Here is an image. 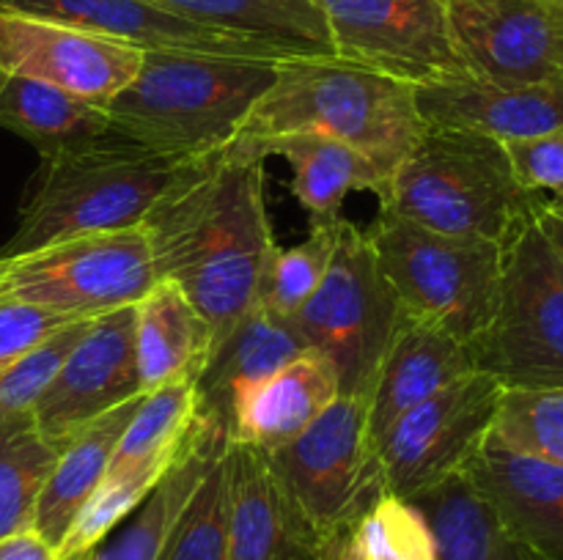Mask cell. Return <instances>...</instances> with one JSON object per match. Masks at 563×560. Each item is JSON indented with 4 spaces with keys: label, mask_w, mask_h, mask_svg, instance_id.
I'll return each instance as SVG.
<instances>
[{
    "label": "cell",
    "mask_w": 563,
    "mask_h": 560,
    "mask_svg": "<svg viewBox=\"0 0 563 560\" xmlns=\"http://www.w3.org/2000/svg\"><path fill=\"white\" fill-rule=\"evenodd\" d=\"M264 163L229 143L190 159L143 217L157 280L187 294L212 329L229 333L258 302L275 242Z\"/></svg>",
    "instance_id": "cell-1"
},
{
    "label": "cell",
    "mask_w": 563,
    "mask_h": 560,
    "mask_svg": "<svg viewBox=\"0 0 563 560\" xmlns=\"http://www.w3.org/2000/svg\"><path fill=\"white\" fill-rule=\"evenodd\" d=\"M280 60L201 53H143L135 80L108 104L115 137L146 152L198 159L240 137Z\"/></svg>",
    "instance_id": "cell-2"
},
{
    "label": "cell",
    "mask_w": 563,
    "mask_h": 560,
    "mask_svg": "<svg viewBox=\"0 0 563 560\" xmlns=\"http://www.w3.org/2000/svg\"><path fill=\"white\" fill-rule=\"evenodd\" d=\"M284 132L335 137L390 179L427 132V121L418 110L416 86L322 55L280 60L278 77L253 104L240 137Z\"/></svg>",
    "instance_id": "cell-3"
},
{
    "label": "cell",
    "mask_w": 563,
    "mask_h": 560,
    "mask_svg": "<svg viewBox=\"0 0 563 560\" xmlns=\"http://www.w3.org/2000/svg\"><path fill=\"white\" fill-rule=\"evenodd\" d=\"M542 198L520 184L498 137L427 124L390 173L379 209L440 234L500 245Z\"/></svg>",
    "instance_id": "cell-4"
},
{
    "label": "cell",
    "mask_w": 563,
    "mask_h": 560,
    "mask_svg": "<svg viewBox=\"0 0 563 560\" xmlns=\"http://www.w3.org/2000/svg\"><path fill=\"white\" fill-rule=\"evenodd\" d=\"M190 159L146 152L121 137L42 157L0 258L99 231L135 228Z\"/></svg>",
    "instance_id": "cell-5"
},
{
    "label": "cell",
    "mask_w": 563,
    "mask_h": 560,
    "mask_svg": "<svg viewBox=\"0 0 563 560\" xmlns=\"http://www.w3.org/2000/svg\"><path fill=\"white\" fill-rule=\"evenodd\" d=\"M476 371L504 388H563V203L544 195L500 242V283Z\"/></svg>",
    "instance_id": "cell-6"
},
{
    "label": "cell",
    "mask_w": 563,
    "mask_h": 560,
    "mask_svg": "<svg viewBox=\"0 0 563 560\" xmlns=\"http://www.w3.org/2000/svg\"><path fill=\"white\" fill-rule=\"evenodd\" d=\"M363 231L407 316L467 346L487 329L498 302V242L440 234L383 209Z\"/></svg>",
    "instance_id": "cell-7"
},
{
    "label": "cell",
    "mask_w": 563,
    "mask_h": 560,
    "mask_svg": "<svg viewBox=\"0 0 563 560\" xmlns=\"http://www.w3.org/2000/svg\"><path fill=\"white\" fill-rule=\"evenodd\" d=\"M401 316L405 311L379 272L366 231L344 220L322 283L291 316L306 344L335 368L341 395L368 404L379 362Z\"/></svg>",
    "instance_id": "cell-8"
},
{
    "label": "cell",
    "mask_w": 563,
    "mask_h": 560,
    "mask_svg": "<svg viewBox=\"0 0 563 560\" xmlns=\"http://www.w3.org/2000/svg\"><path fill=\"white\" fill-rule=\"evenodd\" d=\"M157 283L143 225L71 236L0 258V296L64 318H97L135 305Z\"/></svg>",
    "instance_id": "cell-9"
},
{
    "label": "cell",
    "mask_w": 563,
    "mask_h": 560,
    "mask_svg": "<svg viewBox=\"0 0 563 560\" xmlns=\"http://www.w3.org/2000/svg\"><path fill=\"white\" fill-rule=\"evenodd\" d=\"M269 459L286 492L324 538L355 527L385 494L383 459L361 399L339 395Z\"/></svg>",
    "instance_id": "cell-10"
},
{
    "label": "cell",
    "mask_w": 563,
    "mask_h": 560,
    "mask_svg": "<svg viewBox=\"0 0 563 560\" xmlns=\"http://www.w3.org/2000/svg\"><path fill=\"white\" fill-rule=\"evenodd\" d=\"M196 426V379L170 382L143 395L115 443L102 481L58 544V560L80 558L135 514L181 459Z\"/></svg>",
    "instance_id": "cell-11"
},
{
    "label": "cell",
    "mask_w": 563,
    "mask_h": 560,
    "mask_svg": "<svg viewBox=\"0 0 563 560\" xmlns=\"http://www.w3.org/2000/svg\"><path fill=\"white\" fill-rule=\"evenodd\" d=\"M333 58L410 82L467 80L443 0H317Z\"/></svg>",
    "instance_id": "cell-12"
},
{
    "label": "cell",
    "mask_w": 563,
    "mask_h": 560,
    "mask_svg": "<svg viewBox=\"0 0 563 560\" xmlns=\"http://www.w3.org/2000/svg\"><path fill=\"white\" fill-rule=\"evenodd\" d=\"M504 384L484 371H471L412 406L377 443L385 492L418 497L471 464L493 432Z\"/></svg>",
    "instance_id": "cell-13"
},
{
    "label": "cell",
    "mask_w": 563,
    "mask_h": 560,
    "mask_svg": "<svg viewBox=\"0 0 563 560\" xmlns=\"http://www.w3.org/2000/svg\"><path fill=\"white\" fill-rule=\"evenodd\" d=\"M473 80L493 86L563 80V5L548 0H443Z\"/></svg>",
    "instance_id": "cell-14"
},
{
    "label": "cell",
    "mask_w": 563,
    "mask_h": 560,
    "mask_svg": "<svg viewBox=\"0 0 563 560\" xmlns=\"http://www.w3.org/2000/svg\"><path fill=\"white\" fill-rule=\"evenodd\" d=\"M135 395H143L135 360V305H126L88 322L31 415L38 434L60 448L71 434Z\"/></svg>",
    "instance_id": "cell-15"
},
{
    "label": "cell",
    "mask_w": 563,
    "mask_h": 560,
    "mask_svg": "<svg viewBox=\"0 0 563 560\" xmlns=\"http://www.w3.org/2000/svg\"><path fill=\"white\" fill-rule=\"evenodd\" d=\"M143 49L82 27L0 11V71L104 104L135 80Z\"/></svg>",
    "instance_id": "cell-16"
},
{
    "label": "cell",
    "mask_w": 563,
    "mask_h": 560,
    "mask_svg": "<svg viewBox=\"0 0 563 560\" xmlns=\"http://www.w3.org/2000/svg\"><path fill=\"white\" fill-rule=\"evenodd\" d=\"M0 11L82 27L132 44L143 53H201L253 60L300 58L262 38L198 25L148 0H0Z\"/></svg>",
    "instance_id": "cell-17"
},
{
    "label": "cell",
    "mask_w": 563,
    "mask_h": 560,
    "mask_svg": "<svg viewBox=\"0 0 563 560\" xmlns=\"http://www.w3.org/2000/svg\"><path fill=\"white\" fill-rule=\"evenodd\" d=\"M225 560H324V536L286 492L273 459L229 443Z\"/></svg>",
    "instance_id": "cell-18"
},
{
    "label": "cell",
    "mask_w": 563,
    "mask_h": 560,
    "mask_svg": "<svg viewBox=\"0 0 563 560\" xmlns=\"http://www.w3.org/2000/svg\"><path fill=\"white\" fill-rule=\"evenodd\" d=\"M308 349L311 346L291 318L256 302L229 333L212 340L207 362L196 377L198 417L229 434L242 399Z\"/></svg>",
    "instance_id": "cell-19"
},
{
    "label": "cell",
    "mask_w": 563,
    "mask_h": 560,
    "mask_svg": "<svg viewBox=\"0 0 563 560\" xmlns=\"http://www.w3.org/2000/svg\"><path fill=\"white\" fill-rule=\"evenodd\" d=\"M465 472L539 558L563 560V464L515 450L489 432Z\"/></svg>",
    "instance_id": "cell-20"
},
{
    "label": "cell",
    "mask_w": 563,
    "mask_h": 560,
    "mask_svg": "<svg viewBox=\"0 0 563 560\" xmlns=\"http://www.w3.org/2000/svg\"><path fill=\"white\" fill-rule=\"evenodd\" d=\"M418 110L434 126H467L506 141L544 135L563 126V80L493 86L449 80L416 88Z\"/></svg>",
    "instance_id": "cell-21"
},
{
    "label": "cell",
    "mask_w": 563,
    "mask_h": 560,
    "mask_svg": "<svg viewBox=\"0 0 563 560\" xmlns=\"http://www.w3.org/2000/svg\"><path fill=\"white\" fill-rule=\"evenodd\" d=\"M471 371H476V366L467 344L434 324L405 313L368 393L366 410L372 437L379 443L405 412L423 404Z\"/></svg>",
    "instance_id": "cell-22"
},
{
    "label": "cell",
    "mask_w": 563,
    "mask_h": 560,
    "mask_svg": "<svg viewBox=\"0 0 563 560\" xmlns=\"http://www.w3.org/2000/svg\"><path fill=\"white\" fill-rule=\"evenodd\" d=\"M234 143L253 157H280L289 165V190L308 212V225L339 223L341 206L352 192H374L383 198L388 187V179L379 173L372 159L319 132L236 137Z\"/></svg>",
    "instance_id": "cell-23"
},
{
    "label": "cell",
    "mask_w": 563,
    "mask_h": 560,
    "mask_svg": "<svg viewBox=\"0 0 563 560\" xmlns=\"http://www.w3.org/2000/svg\"><path fill=\"white\" fill-rule=\"evenodd\" d=\"M339 395V377L328 357L302 351L242 399L231 417L229 443L275 453L300 437Z\"/></svg>",
    "instance_id": "cell-24"
},
{
    "label": "cell",
    "mask_w": 563,
    "mask_h": 560,
    "mask_svg": "<svg viewBox=\"0 0 563 560\" xmlns=\"http://www.w3.org/2000/svg\"><path fill=\"white\" fill-rule=\"evenodd\" d=\"M225 448H229L225 428L198 417L196 434L181 459L143 500L141 508L126 516L97 547L75 560H159V552H163L181 508L192 497L198 483L207 478V472L218 464Z\"/></svg>",
    "instance_id": "cell-25"
},
{
    "label": "cell",
    "mask_w": 563,
    "mask_h": 560,
    "mask_svg": "<svg viewBox=\"0 0 563 560\" xmlns=\"http://www.w3.org/2000/svg\"><path fill=\"white\" fill-rule=\"evenodd\" d=\"M212 349V329L185 291L157 280L135 302V360L141 393L196 379Z\"/></svg>",
    "instance_id": "cell-26"
},
{
    "label": "cell",
    "mask_w": 563,
    "mask_h": 560,
    "mask_svg": "<svg viewBox=\"0 0 563 560\" xmlns=\"http://www.w3.org/2000/svg\"><path fill=\"white\" fill-rule=\"evenodd\" d=\"M410 503L427 516L438 560H544L511 530L465 470Z\"/></svg>",
    "instance_id": "cell-27"
},
{
    "label": "cell",
    "mask_w": 563,
    "mask_h": 560,
    "mask_svg": "<svg viewBox=\"0 0 563 560\" xmlns=\"http://www.w3.org/2000/svg\"><path fill=\"white\" fill-rule=\"evenodd\" d=\"M0 130L20 135L42 157L115 137L104 108L9 71H0Z\"/></svg>",
    "instance_id": "cell-28"
},
{
    "label": "cell",
    "mask_w": 563,
    "mask_h": 560,
    "mask_svg": "<svg viewBox=\"0 0 563 560\" xmlns=\"http://www.w3.org/2000/svg\"><path fill=\"white\" fill-rule=\"evenodd\" d=\"M141 399L143 395H135V399L113 406L97 421L82 426L77 434H71L58 448L53 470L44 481L42 494L36 500V511H33V530L47 538L55 549L64 541L66 530L80 514L82 505L88 503L93 489L102 481L115 443L124 434Z\"/></svg>",
    "instance_id": "cell-29"
},
{
    "label": "cell",
    "mask_w": 563,
    "mask_h": 560,
    "mask_svg": "<svg viewBox=\"0 0 563 560\" xmlns=\"http://www.w3.org/2000/svg\"><path fill=\"white\" fill-rule=\"evenodd\" d=\"M148 3L214 31L262 38L300 58L333 55L328 22L317 0H148Z\"/></svg>",
    "instance_id": "cell-30"
},
{
    "label": "cell",
    "mask_w": 563,
    "mask_h": 560,
    "mask_svg": "<svg viewBox=\"0 0 563 560\" xmlns=\"http://www.w3.org/2000/svg\"><path fill=\"white\" fill-rule=\"evenodd\" d=\"M58 448L38 434L33 415L0 421V536L33 527V511Z\"/></svg>",
    "instance_id": "cell-31"
},
{
    "label": "cell",
    "mask_w": 563,
    "mask_h": 560,
    "mask_svg": "<svg viewBox=\"0 0 563 560\" xmlns=\"http://www.w3.org/2000/svg\"><path fill=\"white\" fill-rule=\"evenodd\" d=\"M341 223L308 225V236L300 245L275 247L273 258L264 272L258 302L278 316L291 318L322 283L330 261H333L335 245H339Z\"/></svg>",
    "instance_id": "cell-32"
},
{
    "label": "cell",
    "mask_w": 563,
    "mask_h": 560,
    "mask_svg": "<svg viewBox=\"0 0 563 560\" xmlns=\"http://www.w3.org/2000/svg\"><path fill=\"white\" fill-rule=\"evenodd\" d=\"M229 547V448L181 508L159 560H225Z\"/></svg>",
    "instance_id": "cell-33"
},
{
    "label": "cell",
    "mask_w": 563,
    "mask_h": 560,
    "mask_svg": "<svg viewBox=\"0 0 563 560\" xmlns=\"http://www.w3.org/2000/svg\"><path fill=\"white\" fill-rule=\"evenodd\" d=\"M493 432L515 450L563 464V388H504Z\"/></svg>",
    "instance_id": "cell-34"
},
{
    "label": "cell",
    "mask_w": 563,
    "mask_h": 560,
    "mask_svg": "<svg viewBox=\"0 0 563 560\" xmlns=\"http://www.w3.org/2000/svg\"><path fill=\"white\" fill-rule=\"evenodd\" d=\"M355 541L366 560H438L427 516L388 492L357 522Z\"/></svg>",
    "instance_id": "cell-35"
},
{
    "label": "cell",
    "mask_w": 563,
    "mask_h": 560,
    "mask_svg": "<svg viewBox=\"0 0 563 560\" xmlns=\"http://www.w3.org/2000/svg\"><path fill=\"white\" fill-rule=\"evenodd\" d=\"M91 318H77L0 371V421L31 415Z\"/></svg>",
    "instance_id": "cell-36"
},
{
    "label": "cell",
    "mask_w": 563,
    "mask_h": 560,
    "mask_svg": "<svg viewBox=\"0 0 563 560\" xmlns=\"http://www.w3.org/2000/svg\"><path fill=\"white\" fill-rule=\"evenodd\" d=\"M506 154L520 184L531 192H550L563 203V126L544 135L506 141Z\"/></svg>",
    "instance_id": "cell-37"
},
{
    "label": "cell",
    "mask_w": 563,
    "mask_h": 560,
    "mask_svg": "<svg viewBox=\"0 0 563 560\" xmlns=\"http://www.w3.org/2000/svg\"><path fill=\"white\" fill-rule=\"evenodd\" d=\"M69 322L71 318L55 316L44 307L0 296V371Z\"/></svg>",
    "instance_id": "cell-38"
},
{
    "label": "cell",
    "mask_w": 563,
    "mask_h": 560,
    "mask_svg": "<svg viewBox=\"0 0 563 560\" xmlns=\"http://www.w3.org/2000/svg\"><path fill=\"white\" fill-rule=\"evenodd\" d=\"M0 560H58V549L33 527L0 536Z\"/></svg>",
    "instance_id": "cell-39"
},
{
    "label": "cell",
    "mask_w": 563,
    "mask_h": 560,
    "mask_svg": "<svg viewBox=\"0 0 563 560\" xmlns=\"http://www.w3.org/2000/svg\"><path fill=\"white\" fill-rule=\"evenodd\" d=\"M324 560H366L355 541V527H346V530L324 538Z\"/></svg>",
    "instance_id": "cell-40"
},
{
    "label": "cell",
    "mask_w": 563,
    "mask_h": 560,
    "mask_svg": "<svg viewBox=\"0 0 563 560\" xmlns=\"http://www.w3.org/2000/svg\"><path fill=\"white\" fill-rule=\"evenodd\" d=\"M548 3H555V5H563V0H548Z\"/></svg>",
    "instance_id": "cell-41"
}]
</instances>
